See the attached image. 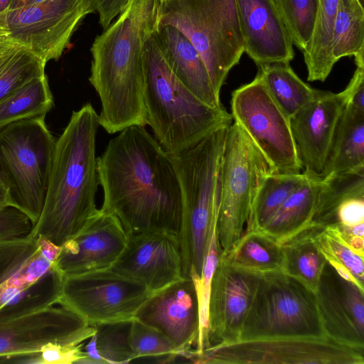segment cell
<instances>
[{"mask_svg":"<svg viewBox=\"0 0 364 364\" xmlns=\"http://www.w3.org/2000/svg\"><path fill=\"white\" fill-rule=\"evenodd\" d=\"M103 190L101 209L113 214L128 235H178L182 195L171 157L141 125L119 132L97 158Z\"/></svg>","mask_w":364,"mask_h":364,"instance_id":"obj_1","label":"cell"},{"mask_svg":"<svg viewBox=\"0 0 364 364\" xmlns=\"http://www.w3.org/2000/svg\"><path fill=\"white\" fill-rule=\"evenodd\" d=\"M159 3L131 0L92 43L89 81L102 105L100 125L109 134L132 125H146L144 48L157 28Z\"/></svg>","mask_w":364,"mask_h":364,"instance_id":"obj_2","label":"cell"},{"mask_svg":"<svg viewBox=\"0 0 364 364\" xmlns=\"http://www.w3.org/2000/svg\"><path fill=\"white\" fill-rule=\"evenodd\" d=\"M99 114L90 103L74 111L55 142L46 199L30 236L61 247L75 236L99 209L95 196L96 136Z\"/></svg>","mask_w":364,"mask_h":364,"instance_id":"obj_3","label":"cell"},{"mask_svg":"<svg viewBox=\"0 0 364 364\" xmlns=\"http://www.w3.org/2000/svg\"><path fill=\"white\" fill-rule=\"evenodd\" d=\"M144 65L146 124L168 154L183 153L233 122L225 107L215 108L203 102L176 76L155 32L146 43Z\"/></svg>","mask_w":364,"mask_h":364,"instance_id":"obj_4","label":"cell"},{"mask_svg":"<svg viewBox=\"0 0 364 364\" xmlns=\"http://www.w3.org/2000/svg\"><path fill=\"white\" fill-rule=\"evenodd\" d=\"M228 127L218 129L183 153L170 155L182 195L178 235L182 277H200L211 232L217 223L219 171Z\"/></svg>","mask_w":364,"mask_h":364,"instance_id":"obj_5","label":"cell"},{"mask_svg":"<svg viewBox=\"0 0 364 364\" xmlns=\"http://www.w3.org/2000/svg\"><path fill=\"white\" fill-rule=\"evenodd\" d=\"M181 31L202 58L215 92L245 53L236 0H168L159 2L157 26Z\"/></svg>","mask_w":364,"mask_h":364,"instance_id":"obj_6","label":"cell"},{"mask_svg":"<svg viewBox=\"0 0 364 364\" xmlns=\"http://www.w3.org/2000/svg\"><path fill=\"white\" fill-rule=\"evenodd\" d=\"M45 117L0 128V180L8 191L9 205L34 224L43 208L56 142Z\"/></svg>","mask_w":364,"mask_h":364,"instance_id":"obj_7","label":"cell"},{"mask_svg":"<svg viewBox=\"0 0 364 364\" xmlns=\"http://www.w3.org/2000/svg\"><path fill=\"white\" fill-rule=\"evenodd\" d=\"M292 336L327 337L315 293L283 271L259 274L239 341Z\"/></svg>","mask_w":364,"mask_h":364,"instance_id":"obj_8","label":"cell"},{"mask_svg":"<svg viewBox=\"0 0 364 364\" xmlns=\"http://www.w3.org/2000/svg\"><path fill=\"white\" fill-rule=\"evenodd\" d=\"M272 171L240 127L227 129L218 177L217 232L222 255L243 235L262 176Z\"/></svg>","mask_w":364,"mask_h":364,"instance_id":"obj_9","label":"cell"},{"mask_svg":"<svg viewBox=\"0 0 364 364\" xmlns=\"http://www.w3.org/2000/svg\"><path fill=\"white\" fill-rule=\"evenodd\" d=\"M231 115L265 159L274 172L302 171L289 118L278 106L261 77L232 93Z\"/></svg>","mask_w":364,"mask_h":364,"instance_id":"obj_10","label":"cell"},{"mask_svg":"<svg viewBox=\"0 0 364 364\" xmlns=\"http://www.w3.org/2000/svg\"><path fill=\"white\" fill-rule=\"evenodd\" d=\"M190 362L218 364H364V350L328 337H274L212 346Z\"/></svg>","mask_w":364,"mask_h":364,"instance_id":"obj_11","label":"cell"},{"mask_svg":"<svg viewBox=\"0 0 364 364\" xmlns=\"http://www.w3.org/2000/svg\"><path fill=\"white\" fill-rule=\"evenodd\" d=\"M151 294L141 283L105 269L65 276L57 304L94 326L132 321Z\"/></svg>","mask_w":364,"mask_h":364,"instance_id":"obj_12","label":"cell"},{"mask_svg":"<svg viewBox=\"0 0 364 364\" xmlns=\"http://www.w3.org/2000/svg\"><path fill=\"white\" fill-rule=\"evenodd\" d=\"M95 11L92 0H43L4 14L9 39L45 63L58 60L82 19Z\"/></svg>","mask_w":364,"mask_h":364,"instance_id":"obj_13","label":"cell"},{"mask_svg":"<svg viewBox=\"0 0 364 364\" xmlns=\"http://www.w3.org/2000/svg\"><path fill=\"white\" fill-rule=\"evenodd\" d=\"M95 331L73 311L50 306L0 322V360L38 353L50 344L79 345Z\"/></svg>","mask_w":364,"mask_h":364,"instance_id":"obj_14","label":"cell"},{"mask_svg":"<svg viewBox=\"0 0 364 364\" xmlns=\"http://www.w3.org/2000/svg\"><path fill=\"white\" fill-rule=\"evenodd\" d=\"M134 318L163 333L178 357L186 359L192 346H196L199 332L198 299L193 280L181 277L152 293Z\"/></svg>","mask_w":364,"mask_h":364,"instance_id":"obj_15","label":"cell"},{"mask_svg":"<svg viewBox=\"0 0 364 364\" xmlns=\"http://www.w3.org/2000/svg\"><path fill=\"white\" fill-rule=\"evenodd\" d=\"M259 277V274L228 263L220 256L212 279L209 301L210 348L239 341Z\"/></svg>","mask_w":364,"mask_h":364,"instance_id":"obj_16","label":"cell"},{"mask_svg":"<svg viewBox=\"0 0 364 364\" xmlns=\"http://www.w3.org/2000/svg\"><path fill=\"white\" fill-rule=\"evenodd\" d=\"M109 270L144 284L151 293L182 277L178 235L147 232L129 235L127 244Z\"/></svg>","mask_w":364,"mask_h":364,"instance_id":"obj_17","label":"cell"},{"mask_svg":"<svg viewBox=\"0 0 364 364\" xmlns=\"http://www.w3.org/2000/svg\"><path fill=\"white\" fill-rule=\"evenodd\" d=\"M128 238L119 220L99 209L61 246L55 265L64 277L108 269L124 250Z\"/></svg>","mask_w":364,"mask_h":364,"instance_id":"obj_18","label":"cell"},{"mask_svg":"<svg viewBox=\"0 0 364 364\" xmlns=\"http://www.w3.org/2000/svg\"><path fill=\"white\" fill-rule=\"evenodd\" d=\"M315 296L326 336L364 350V291L326 262Z\"/></svg>","mask_w":364,"mask_h":364,"instance_id":"obj_19","label":"cell"},{"mask_svg":"<svg viewBox=\"0 0 364 364\" xmlns=\"http://www.w3.org/2000/svg\"><path fill=\"white\" fill-rule=\"evenodd\" d=\"M345 105L342 92L318 90L315 97L290 118L302 172L317 177L321 173Z\"/></svg>","mask_w":364,"mask_h":364,"instance_id":"obj_20","label":"cell"},{"mask_svg":"<svg viewBox=\"0 0 364 364\" xmlns=\"http://www.w3.org/2000/svg\"><path fill=\"white\" fill-rule=\"evenodd\" d=\"M245 53L257 65L294 57L293 43L273 0H236Z\"/></svg>","mask_w":364,"mask_h":364,"instance_id":"obj_21","label":"cell"},{"mask_svg":"<svg viewBox=\"0 0 364 364\" xmlns=\"http://www.w3.org/2000/svg\"><path fill=\"white\" fill-rule=\"evenodd\" d=\"M155 36L168 65L181 82L203 102L223 108L202 58L183 33L167 24L157 26Z\"/></svg>","mask_w":364,"mask_h":364,"instance_id":"obj_22","label":"cell"},{"mask_svg":"<svg viewBox=\"0 0 364 364\" xmlns=\"http://www.w3.org/2000/svg\"><path fill=\"white\" fill-rule=\"evenodd\" d=\"M364 168V113L345 105L338 121L323 169L325 179Z\"/></svg>","mask_w":364,"mask_h":364,"instance_id":"obj_23","label":"cell"},{"mask_svg":"<svg viewBox=\"0 0 364 364\" xmlns=\"http://www.w3.org/2000/svg\"><path fill=\"white\" fill-rule=\"evenodd\" d=\"M323 179L309 176L284 200L261 230L282 243L310 225Z\"/></svg>","mask_w":364,"mask_h":364,"instance_id":"obj_24","label":"cell"},{"mask_svg":"<svg viewBox=\"0 0 364 364\" xmlns=\"http://www.w3.org/2000/svg\"><path fill=\"white\" fill-rule=\"evenodd\" d=\"M338 1L318 0L311 36L301 50L309 81H324L336 63L333 43Z\"/></svg>","mask_w":364,"mask_h":364,"instance_id":"obj_25","label":"cell"},{"mask_svg":"<svg viewBox=\"0 0 364 364\" xmlns=\"http://www.w3.org/2000/svg\"><path fill=\"white\" fill-rule=\"evenodd\" d=\"M220 257L238 268L259 274L283 271L282 245L262 230H245L232 249Z\"/></svg>","mask_w":364,"mask_h":364,"instance_id":"obj_26","label":"cell"},{"mask_svg":"<svg viewBox=\"0 0 364 364\" xmlns=\"http://www.w3.org/2000/svg\"><path fill=\"white\" fill-rule=\"evenodd\" d=\"M257 66V74L289 119L309 103L318 92L295 73L289 63L277 62Z\"/></svg>","mask_w":364,"mask_h":364,"instance_id":"obj_27","label":"cell"},{"mask_svg":"<svg viewBox=\"0 0 364 364\" xmlns=\"http://www.w3.org/2000/svg\"><path fill=\"white\" fill-rule=\"evenodd\" d=\"M315 225H310L281 243L284 255L283 272L303 282L314 293L326 260L314 239Z\"/></svg>","mask_w":364,"mask_h":364,"instance_id":"obj_28","label":"cell"},{"mask_svg":"<svg viewBox=\"0 0 364 364\" xmlns=\"http://www.w3.org/2000/svg\"><path fill=\"white\" fill-rule=\"evenodd\" d=\"M309 176L304 172L265 173L255 194L245 230H262L290 194Z\"/></svg>","mask_w":364,"mask_h":364,"instance_id":"obj_29","label":"cell"},{"mask_svg":"<svg viewBox=\"0 0 364 364\" xmlns=\"http://www.w3.org/2000/svg\"><path fill=\"white\" fill-rule=\"evenodd\" d=\"M46 63L11 39L0 42V103L30 80L45 73Z\"/></svg>","mask_w":364,"mask_h":364,"instance_id":"obj_30","label":"cell"},{"mask_svg":"<svg viewBox=\"0 0 364 364\" xmlns=\"http://www.w3.org/2000/svg\"><path fill=\"white\" fill-rule=\"evenodd\" d=\"M64 276L54 264L36 281L18 291L0 309V322L57 304Z\"/></svg>","mask_w":364,"mask_h":364,"instance_id":"obj_31","label":"cell"},{"mask_svg":"<svg viewBox=\"0 0 364 364\" xmlns=\"http://www.w3.org/2000/svg\"><path fill=\"white\" fill-rule=\"evenodd\" d=\"M315 227L314 239L326 262L341 277L364 291V253L348 245L336 225Z\"/></svg>","mask_w":364,"mask_h":364,"instance_id":"obj_32","label":"cell"},{"mask_svg":"<svg viewBox=\"0 0 364 364\" xmlns=\"http://www.w3.org/2000/svg\"><path fill=\"white\" fill-rule=\"evenodd\" d=\"M53 105L46 75L34 78L0 103V128L18 120L46 116Z\"/></svg>","mask_w":364,"mask_h":364,"instance_id":"obj_33","label":"cell"},{"mask_svg":"<svg viewBox=\"0 0 364 364\" xmlns=\"http://www.w3.org/2000/svg\"><path fill=\"white\" fill-rule=\"evenodd\" d=\"M364 51V9L360 0H338L333 55L337 62Z\"/></svg>","mask_w":364,"mask_h":364,"instance_id":"obj_34","label":"cell"},{"mask_svg":"<svg viewBox=\"0 0 364 364\" xmlns=\"http://www.w3.org/2000/svg\"><path fill=\"white\" fill-rule=\"evenodd\" d=\"M131 321L94 325L95 331L85 348L94 352L101 363H128L135 360L129 343Z\"/></svg>","mask_w":364,"mask_h":364,"instance_id":"obj_35","label":"cell"},{"mask_svg":"<svg viewBox=\"0 0 364 364\" xmlns=\"http://www.w3.org/2000/svg\"><path fill=\"white\" fill-rule=\"evenodd\" d=\"M220 253L221 249L218 237L216 223L211 232L200 277L193 279L197 289L199 307V332L193 355L200 354L210 348L208 342L209 301L212 279L218 264Z\"/></svg>","mask_w":364,"mask_h":364,"instance_id":"obj_36","label":"cell"},{"mask_svg":"<svg viewBox=\"0 0 364 364\" xmlns=\"http://www.w3.org/2000/svg\"><path fill=\"white\" fill-rule=\"evenodd\" d=\"M293 45L302 50L314 24L318 0H273Z\"/></svg>","mask_w":364,"mask_h":364,"instance_id":"obj_37","label":"cell"},{"mask_svg":"<svg viewBox=\"0 0 364 364\" xmlns=\"http://www.w3.org/2000/svg\"><path fill=\"white\" fill-rule=\"evenodd\" d=\"M129 343L135 360L144 357L162 358L163 363L173 362L178 354L171 342L160 331L133 318Z\"/></svg>","mask_w":364,"mask_h":364,"instance_id":"obj_38","label":"cell"},{"mask_svg":"<svg viewBox=\"0 0 364 364\" xmlns=\"http://www.w3.org/2000/svg\"><path fill=\"white\" fill-rule=\"evenodd\" d=\"M54 263L41 253L38 247L21 268L0 285V309L18 291L44 274Z\"/></svg>","mask_w":364,"mask_h":364,"instance_id":"obj_39","label":"cell"},{"mask_svg":"<svg viewBox=\"0 0 364 364\" xmlns=\"http://www.w3.org/2000/svg\"><path fill=\"white\" fill-rule=\"evenodd\" d=\"M37 240L0 241V285L15 274L38 250Z\"/></svg>","mask_w":364,"mask_h":364,"instance_id":"obj_40","label":"cell"},{"mask_svg":"<svg viewBox=\"0 0 364 364\" xmlns=\"http://www.w3.org/2000/svg\"><path fill=\"white\" fill-rule=\"evenodd\" d=\"M35 224L18 208L9 205L0 207V241L29 237Z\"/></svg>","mask_w":364,"mask_h":364,"instance_id":"obj_41","label":"cell"},{"mask_svg":"<svg viewBox=\"0 0 364 364\" xmlns=\"http://www.w3.org/2000/svg\"><path fill=\"white\" fill-rule=\"evenodd\" d=\"M85 359L82 343L75 346L50 344L36 355V363L41 364L83 363Z\"/></svg>","mask_w":364,"mask_h":364,"instance_id":"obj_42","label":"cell"},{"mask_svg":"<svg viewBox=\"0 0 364 364\" xmlns=\"http://www.w3.org/2000/svg\"><path fill=\"white\" fill-rule=\"evenodd\" d=\"M354 58L356 69L342 92L345 97L346 106L364 113V51Z\"/></svg>","mask_w":364,"mask_h":364,"instance_id":"obj_43","label":"cell"},{"mask_svg":"<svg viewBox=\"0 0 364 364\" xmlns=\"http://www.w3.org/2000/svg\"><path fill=\"white\" fill-rule=\"evenodd\" d=\"M364 223V193L352 196L336 208L332 224L351 227Z\"/></svg>","mask_w":364,"mask_h":364,"instance_id":"obj_44","label":"cell"},{"mask_svg":"<svg viewBox=\"0 0 364 364\" xmlns=\"http://www.w3.org/2000/svg\"><path fill=\"white\" fill-rule=\"evenodd\" d=\"M131 0H92L94 11L99 15V23L107 28L128 6Z\"/></svg>","mask_w":364,"mask_h":364,"instance_id":"obj_45","label":"cell"},{"mask_svg":"<svg viewBox=\"0 0 364 364\" xmlns=\"http://www.w3.org/2000/svg\"><path fill=\"white\" fill-rule=\"evenodd\" d=\"M341 235L353 249L361 253H364V237L353 235Z\"/></svg>","mask_w":364,"mask_h":364,"instance_id":"obj_46","label":"cell"},{"mask_svg":"<svg viewBox=\"0 0 364 364\" xmlns=\"http://www.w3.org/2000/svg\"><path fill=\"white\" fill-rule=\"evenodd\" d=\"M9 205L8 191L0 180V207Z\"/></svg>","mask_w":364,"mask_h":364,"instance_id":"obj_47","label":"cell"},{"mask_svg":"<svg viewBox=\"0 0 364 364\" xmlns=\"http://www.w3.org/2000/svg\"><path fill=\"white\" fill-rule=\"evenodd\" d=\"M4 14L0 15V42L8 39L9 36V31L4 22Z\"/></svg>","mask_w":364,"mask_h":364,"instance_id":"obj_48","label":"cell"},{"mask_svg":"<svg viewBox=\"0 0 364 364\" xmlns=\"http://www.w3.org/2000/svg\"><path fill=\"white\" fill-rule=\"evenodd\" d=\"M43 0H13L10 9L21 7L32 4H35Z\"/></svg>","mask_w":364,"mask_h":364,"instance_id":"obj_49","label":"cell"},{"mask_svg":"<svg viewBox=\"0 0 364 364\" xmlns=\"http://www.w3.org/2000/svg\"><path fill=\"white\" fill-rule=\"evenodd\" d=\"M13 0H0V15L5 14L11 5Z\"/></svg>","mask_w":364,"mask_h":364,"instance_id":"obj_50","label":"cell"},{"mask_svg":"<svg viewBox=\"0 0 364 364\" xmlns=\"http://www.w3.org/2000/svg\"><path fill=\"white\" fill-rule=\"evenodd\" d=\"M159 2H164V1H168V0H158Z\"/></svg>","mask_w":364,"mask_h":364,"instance_id":"obj_51","label":"cell"},{"mask_svg":"<svg viewBox=\"0 0 364 364\" xmlns=\"http://www.w3.org/2000/svg\"><path fill=\"white\" fill-rule=\"evenodd\" d=\"M360 1L363 4V0H360Z\"/></svg>","mask_w":364,"mask_h":364,"instance_id":"obj_52","label":"cell"}]
</instances>
